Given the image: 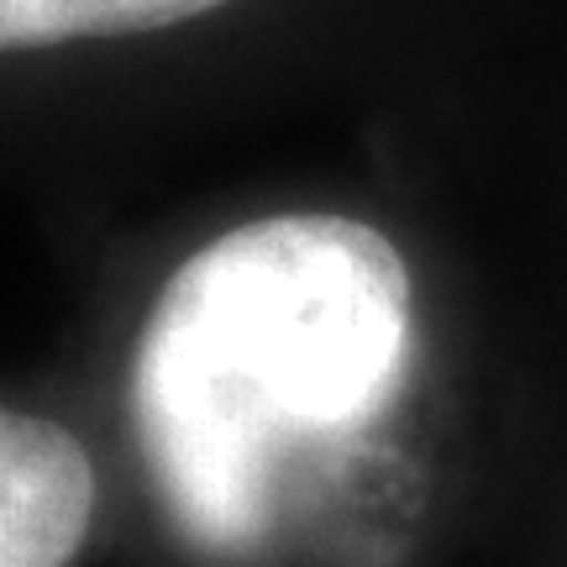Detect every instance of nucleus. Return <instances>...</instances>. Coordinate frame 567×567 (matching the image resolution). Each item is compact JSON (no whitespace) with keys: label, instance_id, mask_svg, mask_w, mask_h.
Wrapping results in <instances>:
<instances>
[{"label":"nucleus","instance_id":"1","mask_svg":"<svg viewBox=\"0 0 567 567\" xmlns=\"http://www.w3.org/2000/svg\"><path fill=\"white\" fill-rule=\"evenodd\" d=\"M410 368V274L331 210L264 216L174 268L137 337L132 410L179 530L252 551L295 452L384 415Z\"/></svg>","mask_w":567,"mask_h":567},{"label":"nucleus","instance_id":"2","mask_svg":"<svg viewBox=\"0 0 567 567\" xmlns=\"http://www.w3.org/2000/svg\"><path fill=\"white\" fill-rule=\"evenodd\" d=\"M95 515V467L59 421L0 415V567H69Z\"/></svg>","mask_w":567,"mask_h":567},{"label":"nucleus","instance_id":"3","mask_svg":"<svg viewBox=\"0 0 567 567\" xmlns=\"http://www.w3.org/2000/svg\"><path fill=\"white\" fill-rule=\"evenodd\" d=\"M226 0H0V48H53L74 38H126L205 17Z\"/></svg>","mask_w":567,"mask_h":567}]
</instances>
